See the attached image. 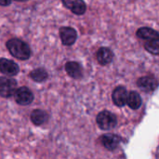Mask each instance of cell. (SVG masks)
Returning a JSON list of instances; mask_svg holds the SVG:
<instances>
[{"label": "cell", "mask_w": 159, "mask_h": 159, "mask_svg": "<svg viewBox=\"0 0 159 159\" xmlns=\"http://www.w3.org/2000/svg\"><path fill=\"white\" fill-rule=\"evenodd\" d=\"M6 47L9 53L18 60L26 61L31 57L32 50L30 46L19 38H11L6 43Z\"/></svg>", "instance_id": "obj_1"}, {"label": "cell", "mask_w": 159, "mask_h": 159, "mask_svg": "<svg viewBox=\"0 0 159 159\" xmlns=\"http://www.w3.org/2000/svg\"><path fill=\"white\" fill-rule=\"evenodd\" d=\"M96 122H97L98 127L101 129L110 130V129H113L116 126L117 119H116V116L113 113L109 111H102L97 116Z\"/></svg>", "instance_id": "obj_2"}, {"label": "cell", "mask_w": 159, "mask_h": 159, "mask_svg": "<svg viewBox=\"0 0 159 159\" xmlns=\"http://www.w3.org/2000/svg\"><path fill=\"white\" fill-rule=\"evenodd\" d=\"M17 81L11 76H0V97L10 98L17 89Z\"/></svg>", "instance_id": "obj_3"}, {"label": "cell", "mask_w": 159, "mask_h": 159, "mask_svg": "<svg viewBox=\"0 0 159 159\" xmlns=\"http://www.w3.org/2000/svg\"><path fill=\"white\" fill-rule=\"evenodd\" d=\"M13 96H14L15 102L19 105H21V106H26V105L31 104L34 98L32 90L27 87H20L17 89Z\"/></svg>", "instance_id": "obj_4"}, {"label": "cell", "mask_w": 159, "mask_h": 159, "mask_svg": "<svg viewBox=\"0 0 159 159\" xmlns=\"http://www.w3.org/2000/svg\"><path fill=\"white\" fill-rule=\"evenodd\" d=\"M60 37L63 46L70 47L74 45L77 39V33L76 31L69 26H62L59 29Z\"/></svg>", "instance_id": "obj_5"}, {"label": "cell", "mask_w": 159, "mask_h": 159, "mask_svg": "<svg viewBox=\"0 0 159 159\" xmlns=\"http://www.w3.org/2000/svg\"><path fill=\"white\" fill-rule=\"evenodd\" d=\"M0 72L7 76H15L20 72L19 65L8 59L1 58L0 59Z\"/></svg>", "instance_id": "obj_6"}, {"label": "cell", "mask_w": 159, "mask_h": 159, "mask_svg": "<svg viewBox=\"0 0 159 159\" xmlns=\"http://www.w3.org/2000/svg\"><path fill=\"white\" fill-rule=\"evenodd\" d=\"M61 2L66 8L75 15H83L87 10V5L84 0H61Z\"/></svg>", "instance_id": "obj_7"}, {"label": "cell", "mask_w": 159, "mask_h": 159, "mask_svg": "<svg viewBox=\"0 0 159 159\" xmlns=\"http://www.w3.org/2000/svg\"><path fill=\"white\" fill-rule=\"evenodd\" d=\"M128 90L126 88L119 86L116 88L112 94V99L114 103L118 107H123L127 104V99H128Z\"/></svg>", "instance_id": "obj_8"}, {"label": "cell", "mask_w": 159, "mask_h": 159, "mask_svg": "<svg viewBox=\"0 0 159 159\" xmlns=\"http://www.w3.org/2000/svg\"><path fill=\"white\" fill-rule=\"evenodd\" d=\"M101 142L107 150L114 151L118 147L121 142V138L118 135H116L113 133H107L101 137Z\"/></svg>", "instance_id": "obj_9"}, {"label": "cell", "mask_w": 159, "mask_h": 159, "mask_svg": "<svg viewBox=\"0 0 159 159\" xmlns=\"http://www.w3.org/2000/svg\"><path fill=\"white\" fill-rule=\"evenodd\" d=\"M137 85L142 90L151 92L157 89L158 81L155 77H152V76H143L138 79Z\"/></svg>", "instance_id": "obj_10"}, {"label": "cell", "mask_w": 159, "mask_h": 159, "mask_svg": "<svg viewBox=\"0 0 159 159\" xmlns=\"http://www.w3.org/2000/svg\"><path fill=\"white\" fill-rule=\"evenodd\" d=\"M64 68L67 75L74 79H80L83 76V68L77 61H68Z\"/></svg>", "instance_id": "obj_11"}, {"label": "cell", "mask_w": 159, "mask_h": 159, "mask_svg": "<svg viewBox=\"0 0 159 159\" xmlns=\"http://www.w3.org/2000/svg\"><path fill=\"white\" fill-rule=\"evenodd\" d=\"M96 58L101 65H107L112 62L114 59V52L106 47L100 48L96 53Z\"/></svg>", "instance_id": "obj_12"}, {"label": "cell", "mask_w": 159, "mask_h": 159, "mask_svg": "<svg viewBox=\"0 0 159 159\" xmlns=\"http://www.w3.org/2000/svg\"><path fill=\"white\" fill-rule=\"evenodd\" d=\"M30 118H31V121L33 122L34 125L41 126L48 120V115L44 110L35 109L31 113Z\"/></svg>", "instance_id": "obj_13"}, {"label": "cell", "mask_w": 159, "mask_h": 159, "mask_svg": "<svg viewBox=\"0 0 159 159\" xmlns=\"http://www.w3.org/2000/svg\"><path fill=\"white\" fill-rule=\"evenodd\" d=\"M137 36L141 39L143 40H152V39H157L159 38V34L154 29L149 28V27H142L140 28L137 33H136Z\"/></svg>", "instance_id": "obj_14"}, {"label": "cell", "mask_w": 159, "mask_h": 159, "mask_svg": "<svg viewBox=\"0 0 159 159\" xmlns=\"http://www.w3.org/2000/svg\"><path fill=\"white\" fill-rule=\"evenodd\" d=\"M29 76L36 83H43L48 79V74L44 68H36L29 74Z\"/></svg>", "instance_id": "obj_15"}, {"label": "cell", "mask_w": 159, "mask_h": 159, "mask_svg": "<svg viewBox=\"0 0 159 159\" xmlns=\"http://www.w3.org/2000/svg\"><path fill=\"white\" fill-rule=\"evenodd\" d=\"M127 104L129 105V107H130L133 110L140 108L142 105V98L140 94L136 91H130L128 94Z\"/></svg>", "instance_id": "obj_16"}, {"label": "cell", "mask_w": 159, "mask_h": 159, "mask_svg": "<svg viewBox=\"0 0 159 159\" xmlns=\"http://www.w3.org/2000/svg\"><path fill=\"white\" fill-rule=\"evenodd\" d=\"M144 48L149 53L159 56V38L146 41L144 44Z\"/></svg>", "instance_id": "obj_17"}, {"label": "cell", "mask_w": 159, "mask_h": 159, "mask_svg": "<svg viewBox=\"0 0 159 159\" xmlns=\"http://www.w3.org/2000/svg\"><path fill=\"white\" fill-rule=\"evenodd\" d=\"M10 3H11V0H0V6H2V7L9 6Z\"/></svg>", "instance_id": "obj_18"}, {"label": "cell", "mask_w": 159, "mask_h": 159, "mask_svg": "<svg viewBox=\"0 0 159 159\" xmlns=\"http://www.w3.org/2000/svg\"><path fill=\"white\" fill-rule=\"evenodd\" d=\"M14 1H16V2H26L28 0H14Z\"/></svg>", "instance_id": "obj_19"}]
</instances>
